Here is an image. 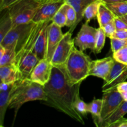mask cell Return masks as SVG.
<instances>
[{
    "instance_id": "obj_7",
    "label": "cell",
    "mask_w": 127,
    "mask_h": 127,
    "mask_svg": "<svg viewBox=\"0 0 127 127\" xmlns=\"http://www.w3.org/2000/svg\"><path fill=\"white\" fill-rule=\"evenodd\" d=\"M74 45V38H72V33L68 31L64 34L53 53L51 60L52 65L55 66L64 65Z\"/></svg>"
},
{
    "instance_id": "obj_41",
    "label": "cell",
    "mask_w": 127,
    "mask_h": 127,
    "mask_svg": "<svg viewBox=\"0 0 127 127\" xmlns=\"http://www.w3.org/2000/svg\"><path fill=\"white\" fill-rule=\"evenodd\" d=\"M125 120H126V122H127V119H125Z\"/></svg>"
},
{
    "instance_id": "obj_24",
    "label": "cell",
    "mask_w": 127,
    "mask_h": 127,
    "mask_svg": "<svg viewBox=\"0 0 127 127\" xmlns=\"http://www.w3.org/2000/svg\"><path fill=\"white\" fill-rule=\"evenodd\" d=\"M68 5L69 4L67 2H64L55 14L52 20V22L62 28L66 26V12Z\"/></svg>"
},
{
    "instance_id": "obj_35",
    "label": "cell",
    "mask_w": 127,
    "mask_h": 127,
    "mask_svg": "<svg viewBox=\"0 0 127 127\" xmlns=\"http://www.w3.org/2000/svg\"><path fill=\"white\" fill-rule=\"evenodd\" d=\"M114 21L117 30H127V24L120 17H115Z\"/></svg>"
},
{
    "instance_id": "obj_26",
    "label": "cell",
    "mask_w": 127,
    "mask_h": 127,
    "mask_svg": "<svg viewBox=\"0 0 127 127\" xmlns=\"http://www.w3.org/2000/svg\"><path fill=\"white\" fill-rule=\"evenodd\" d=\"M115 17H122L127 14V2H120L116 3L105 4Z\"/></svg>"
},
{
    "instance_id": "obj_17",
    "label": "cell",
    "mask_w": 127,
    "mask_h": 127,
    "mask_svg": "<svg viewBox=\"0 0 127 127\" xmlns=\"http://www.w3.org/2000/svg\"><path fill=\"white\" fill-rule=\"evenodd\" d=\"M0 78L1 82L7 84H12L22 79L18 68L15 65L0 66Z\"/></svg>"
},
{
    "instance_id": "obj_9",
    "label": "cell",
    "mask_w": 127,
    "mask_h": 127,
    "mask_svg": "<svg viewBox=\"0 0 127 127\" xmlns=\"http://www.w3.org/2000/svg\"><path fill=\"white\" fill-rule=\"evenodd\" d=\"M127 79V65L115 60L109 75L104 81L102 91L117 88L118 84Z\"/></svg>"
},
{
    "instance_id": "obj_14",
    "label": "cell",
    "mask_w": 127,
    "mask_h": 127,
    "mask_svg": "<svg viewBox=\"0 0 127 127\" xmlns=\"http://www.w3.org/2000/svg\"><path fill=\"white\" fill-rule=\"evenodd\" d=\"M52 21L45 22L36 40L33 52L35 54L39 60L46 58L47 51V42H48V27Z\"/></svg>"
},
{
    "instance_id": "obj_2",
    "label": "cell",
    "mask_w": 127,
    "mask_h": 127,
    "mask_svg": "<svg viewBox=\"0 0 127 127\" xmlns=\"http://www.w3.org/2000/svg\"><path fill=\"white\" fill-rule=\"evenodd\" d=\"M47 100L44 86L32 81L30 79L17 81V87L13 92L9 108L14 110V119L20 108L25 103L29 101Z\"/></svg>"
},
{
    "instance_id": "obj_16",
    "label": "cell",
    "mask_w": 127,
    "mask_h": 127,
    "mask_svg": "<svg viewBox=\"0 0 127 127\" xmlns=\"http://www.w3.org/2000/svg\"><path fill=\"white\" fill-rule=\"evenodd\" d=\"M17 81L11 84L7 90L0 91V127L4 126L5 114L9 106L13 92L17 87Z\"/></svg>"
},
{
    "instance_id": "obj_32",
    "label": "cell",
    "mask_w": 127,
    "mask_h": 127,
    "mask_svg": "<svg viewBox=\"0 0 127 127\" xmlns=\"http://www.w3.org/2000/svg\"><path fill=\"white\" fill-rule=\"evenodd\" d=\"M102 28L104 29L105 35H106V37L110 38H112L114 33L117 31L116 27H115V23H114V21H112L109 22V23H108Z\"/></svg>"
},
{
    "instance_id": "obj_1",
    "label": "cell",
    "mask_w": 127,
    "mask_h": 127,
    "mask_svg": "<svg viewBox=\"0 0 127 127\" xmlns=\"http://www.w3.org/2000/svg\"><path fill=\"white\" fill-rule=\"evenodd\" d=\"M81 84H71L62 68L53 66L50 79L44 85L47 97L44 103L84 125L83 117L74 110L73 105L76 95L79 93Z\"/></svg>"
},
{
    "instance_id": "obj_19",
    "label": "cell",
    "mask_w": 127,
    "mask_h": 127,
    "mask_svg": "<svg viewBox=\"0 0 127 127\" xmlns=\"http://www.w3.org/2000/svg\"><path fill=\"white\" fill-rule=\"evenodd\" d=\"M127 114V101L124 100L120 106L114 112V113L101 123L99 127H110L113 124L124 118V115Z\"/></svg>"
},
{
    "instance_id": "obj_25",
    "label": "cell",
    "mask_w": 127,
    "mask_h": 127,
    "mask_svg": "<svg viewBox=\"0 0 127 127\" xmlns=\"http://www.w3.org/2000/svg\"><path fill=\"white\" fill-rule=\"evenodd\" d=\"M100 0H96L89 4L84 11V18H85L86 22H89L91 20L94 19L97 16L98 10H99Z\"/></svg>"
},
{
    "instance_id": "obj_12",
    "label": "cell",
    "mask_w": 127,
    "mask_h": 127,
    "mask_svg": "<svg viewBox=\"0 0 127 127\" xmlns=\"http://www.w3.org/2000/svg\"><path fill=\"white\" fill-rule=\"evenodd\" d=\"M115 61L113 57H106L96 60H92L89 75L94 76L105 80L111 71Z\"/></svg>"
},
{
    "instance_id": "obj_39",
    "label": "cell",
    "mask_w": 127,
    "mask_h": 127,
    "mask_svg": "<svg viewBox=\"0 0 127 127\" xmlns=\"http://www.w3.org/2000/svg\"><path fill=\"white\" fill-rule=\"evenodd\" d=\"M120 18L122 19L123 20V21H124V22H125V23L127 24V14L125 15V16H122V17H120Z\"/></svg>"
},
{
    "instance_id": "obj_6",
    "label": "cell",
    "mask_w": 127,
    "mask_h": 127,
    "mask_svg": "<svg viewBox=\"0 0 127 127\" xmlns=\"http://www.w3.org/2000/svg\"><path fill=\"white\" fill-rule=\"evenodd\" d=\"M103 93L102 108L99 127H100V125L104 120L107 119L114 113L124 100L117 88L105 91H103Z\"/></svg>"
},
{
    "instance_id": "obj_3",
    "label": "cell",
    "mask_w": 127,
    "mask_h": 127,
    "mask_svg": "<svg viewBox=\"0 0 127 127\" xmlns=\"http://www.w3.org/2000/svg\"><path fill=\"white\" fill-rule=\"evenodd\" d=\"M92 60L83 51L77 49L74 46L66 62L60 66L68 81L71 84L81 83L89 76V69Z\"/></svg>"
},
{
    "instance_id": "obj_13",
    "label": "cell",
    "mask_w": 127,
    "mask_h": 127,
    "mask_svg": "<svg viewBox=\"0 0 127 127\" xmlns=\"http://www.w3.org/2000/svg\"><path fill=\"white\" fill-rule=\"evenodd\" d=\"M64 33L62 31V27H59L53 23L51 22L48 27V42H47V51L46 59L51 62L53 55L63 38Z\"/></svg>"
},
{
    "instance_id": "obj_36",
    "label": "cell",
    "mask_w": 127,
    "mask_h": 127,
    "mask_svg": "<svg viewBox=\"0 0 127 127\" xmlns=\"http://www.w3.org/2000/svg\"><path fill=\"white\" fill-rule=\"evenodd\" d=\"M112 38L127 40V30H117L116 32L112 35Z\"/></svg>"
},
{
    "instance_id": "obj_10",
    "label": "cell",
    "mask_w": 127,
    "mask_h": 127,
    "mask_svg": "<svg viewBox=\"0 0 127 127\" xmlns=\"http://www.w3.org/2000/svg\"><path fill=\"white\" fill-rule=\"evenodd\" d=\"M65 2V0H49L42 2L32 21L35 23L52 21L53 16Z\"/></svg>"
},
{
    "instance_id": "obj_31",
    "label": "cell",
    "mask_w": 127,
    "mask_h": 127,
    "mask_svg": "<svg viewBox=\"0 0 127 127\" xmlns=\"http://www.w3.org/2000/svg\"><path fill=\"white\" fill-rule=\"evenodd\" d=\"M110 42H111V49L113 53H115L119 50L122 49L123 47L127 45V40L111 38H110Z\"/></svg>"
},
{
    "instance_id": "obj_23",
    "label": "cell",
    "mask_w": 127,
    "mask_h": 127,
    "mask_svg": "<svg viewBox=\"0 0 127 127\" xmlns=\"http://www.w3.org/2000/svg\"><path fill=\"white\" fill-rule=\"evenodd\" d=\"M6 10V12L1 17L0 20V42L2 40L13 27V22L9 12L7 9Z\"/></svg>"
},
{
    "instance_id": "obj_4",
    "label": "cell",
    "mask_w": 127,
    "mask_h": 127,
    "mask_svg": "<svg viewBox=\"0 0 127 127\" xmlns=\"http://www.w3.org/2000/svg\"><path fill=\"white\" fill-rule=\"evenodd\" d=\"M41 3L35 0H21L7 8L13 27L32 21Z\"/></svg>"
},
{
    "instance_id": "obj_37",
    "label": "cell",
    "mask_w": 127,
    "mask_h": 127,
    "mask_svg": "<svg viewBox=\"0 0 127 127\" xmlns=\"http://www.w3.org/2000/svg\"><path fill=\"white\" fill-rule=\"evenodd\" d=\"M11 84H7V83H4L1 82L0 84V91H6L10 88Z\"/></svg>"
},
{
    "instance_id": "obj_30",
    "label": "cell",
    "mask_w": 127,
    "mask_h": 127,
    "mask_svg": "<svg viewBox=\"0 0 127 127\" xmlns=\"http://www.w3.org/2000/svg\"><path fill=\"white\" fill-rule=\"evenodd\" d=\"M113 57L115 60L127 65V45L113 53Z\"/></svg>"
},
{
    "instance_id": "obj_8",
    "label": "cell",
    "mask_w": 127,
    "mask_h": 127,
    "mask_svg": "<svg viewBox=\"0 0 127 127\" xmlns=\"http://www.w3.org/2000/svg\"><path fill=\"white\" fill-rule=\"evenodd\" d=\"M96 35L97 29L90 26L89 22H86L74 38V45L83 52L87 49H90L94 53Z\"/></svg>"
},
{
    "instance_id": "obj_5",
    "label": "cell",
    "mask_w": 127,
    "mask_h": 127,
    "mask_svg": "<svg viewBox=\"0 0 127 127\" xmlns=\"http://www.w3.org/2000/svg\"><path fill=\"white\" fill-rule=\"evenodd\" d=\"M36 24L37 23L33 21H31L28 23L22 24L14 26L5 36L2 40L0 42V45L6 47L9 45L16 43L17 52L26 40Z\"/></svg>"
},
{
    "instance_id": "obj_22",
    "label": "cell",
    "mask_w": 127,
    "mask_h": 127,
    "mask_svg": "<svg viewBox=\"0 0 127 127\" xmlns=\"http://www.w3.org/2000/svg\"><path fill=\"white\" fill-rule=\"evenodd\" d=\"M88 106L89 112L92 115L94 124L97 127H99L102 108V99H94L91 102L88 104Z\"/></svg>"
},
{
    "instance_id": "obj_11",
    "label": "cell",
    "mask_w": 127,
    "mask_h": 127,
    "mask_svg": "<svg viewBox=\"0 0 127 127\" xmlns=\"http://www.w3.org/2000/svg\"><path fill=\"white\" fill-rule=\"evenodd\" d=\"M53 65L46 58L38 62L31 73L29 79L44 86L50 79Z\"/></svg>"
},
{
    "instance_id": "obj_38",
    "label": "cell",
    "mask_w": 127,
    "mask_h": 127,
    "mask_svg": "<svg viewBox=\"0 0 127 127\" xmlns=\"http://www.w3.org/2000/svg\"><path fill=\"white\" fill-rule=\"evenodd\" d=\"M100 1L105 4L116 3V2H127V0H100Z\"/></svg>"
},
{
    "instance_id": "obj_18",
    "label": "cell",
    "mask_w": 127,
    "mask_h": 127,
    "mask_svg": "<svg viewBox=\"0 0 127 127\" xmlns=\"http://www.w3.org/2000/svg\"><path fill=\"white\" fill-rule=\"evenodd\" d=\"M95 1H96V0H65L66 2L73 6L77 14V21L74 26L69 29V32L73 33V32L75 29L78 24L84 18L83 15H84V11L85 9L86 8V7L89 4Z\"/></svg>"
},
{
    "instance_id": "obj_21",
    "label": "cell",
    "mask_w": 127,
    "mask_h": 127,
    "mask_svg": "<svg viewBox=\"0 0 127 127\" xmlns=\"http://www.w3.org/2000/svg\"><path fill=\"white\" fill-rule=\"evenodd\" d=\"M16 44L9 45L4 47V52L0 57V66L5 65L16 66Z\"/></svg>"
},
{
    "instance_id": "obj_28",
    "label": "cell",
    "mask_w": 127,
    "mask_h": 127,
    "mask_svg": "<svg viewBox=\"0 0 127 127\" xmlns=\"http://www.w3.org/2000/svg\"><path fill=\"white\" fill-rule=\"evenodd\" d=\"M106 35L104 32V29L102 27H99L97 29V35H96V40H95V50L94 53H99L103 49L105 45V38H106Z\"/></svg>"
},
{
    "instance_id": "obj_40",
    "label": "cell",
    "mask_w": 127,
    "mask_h": 127,
    "mask_svg": "<svg viewBox=\"0 0 127 127\" xmlns=\"http://www.w3.org/2000/svg\"><path fill=\"white\" fill-rule=\"evenodd\" d=\"M35 1H38L40 2H46L47 1H49V0H35Z\"/></svg>"
},
{
    "instance_id": "obj_29",
    "label": "cell",
    "mask_w": 127,
    "mask_h": 127,
    "mask_svg": "<svg viewBox=\"0 0 127 127\" xmlns=\"http://www.w3.org/2000/svg\"><path fill=\"white\" fill-rule=\"evenodd\" d=\"M77 21V14L73 6L68 5L66 12V26L71 28L75 24Z\"/></svg>"
},
{
    "instance_id": "obj_27",
    "label": "cell",
    "mask_w": 127,
    "mask_h": 127,
    "mask_svg": "<svg viewBox=\"0 0 127 127\" xmlns=\"http://www.w3.org/2000/svg\"><path fill=\"white\" fill-rule=\"evenodd\" d=\"M73 108L76 112L80 114L83 117L86 118L87 114L89 112V106L84 101L80 99L79 93L76 95L73 102Z\"/></svg>"
},
{
    "instance_id": "obj_33",
    "label": "cell",
    "mask_w": 127,
    "mask_h": 127,
    "mask_svg": "<svg viewBox=\"0 0 127 127\" xmlns=\"http://www.w3.org/2000/svg\"><path fill=\"white\" fill-rule=\"evenodd\" d=\"M117 88L119 93L121 94L124 100L127 101V82L124 81L120 83L117 85Z\"/></svg>"
},
{
    "instance_id": "obj_34",
    "label": "cell",
    "mask_w": 127,
    "mask_h": 127,
    "mask_svg": "<svg viewBox=\"0 0 127 127\" xmlns=\"http://www.w3.org/2000/svg\"><path fill=\"white\" fill-rule=\"evenodd\" d=\"M19 1L21 0H0V11L7 9L10 6Z\"/></svg>"
},
{
    "instance_id": "obj_15",
    "label": "cell",
    "mask_w": 127,
    "mask_h": 127,
    "mask_svg": "<svg viewBox=\"0 0 127 127\" xmlns=\"http://www.w3.org/2000/svg\"><path fill=\"white\" fill-rule=\"evenodd\" d=\"M39 61L33 51L26 55L21 60L19 63L17 68L22 79H29L32 70Z\"/></svg>"
},
{
    "instance_id": "obj_20",
    "label": "cell",
    "mask_w": 127,
    "mask_h": 127,
    "mask_svg": "<svg viewBox=\"0 0 127 127\" xmlns=\"http://www.w3.org/2000/svg\"><path fill=\"white\" fill-rule=\"evenodd\" d=\"M114 18L115 16L110 11V9L107 6L105 3L100 1L99 4L97 16L99 27H104L108 23L114 21Z\"/></svg>"
}]
</instances>
